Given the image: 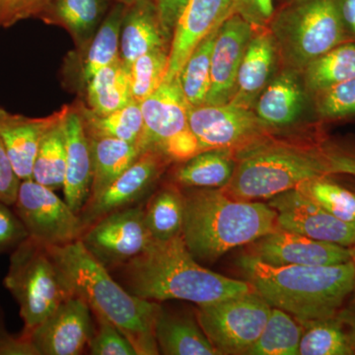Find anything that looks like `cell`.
I'll list each match as a JSON object with an SVG mask.
<instances>
[{"mask_svg":"<svg viewBox=\"0 0 355 355\" xmlns=\"http://www.w3.org/2000/svg\"><path fill=\"white\" fill-rule=\"evenodd\" d=\"M317 108L327 119L355 114V77L318 92Z\"/></svg>","mask_w":355,"mask_h":355,"instance_id":"39","label":"cell"},{"mask_svg":"<svg viewBox=\"0 0 355 355\" xmlns=\"http://www.w3.org/2000/svg\"><path fill=\"white\" fill-rule=\"evenodd\" d=\"M302 326L284 311L272 308L265 328L247 355H299Z\"/></svg>","mask_w":355,"mask_h":355,"instance_id":"32","label":"cell"},{"mask_svg":"<svg viewBox=\"0 0 355 355\" xmlns=\"http://www.w3.org/2000/svg\"><path fill=\"white\" fill-rule=\"evenodd\" d=\"M10 207L0 202V256L13 252L29 237L19 217Z\"/></svg>","mask_w":355,"mask_h":355,"instance_id":"41","label":"cell"},{"mask_svg":"<svg viewBox=\"0 0 355 355\" xmlns=\"http://www.w3.org/2000/svg\"><path fill=\"white\" fill-rule=\"evenodd\" d=\"M97 329L89 343V352L93 355H139L130 340L112 322L99 314H94Z\"/></svg>","mask_w":355,"mask_h":355,"instance_id":"40","label":"cell"},{"mask_svg":"<svg viewBox=\"0 0 355 355\" xmlns=\"http://www.w3.org/2000/svg\"><path fill=\"white\" fill-rule=\"evenodd\" d=\"M234 174L222 189L235 200H268L306 180L329 177L324 149L266 139L236 155Z\"/></svg>","mask_w":355,"mask_h":355,"instance_id":"5","label":"cell"},{"mask_svg":"<svg viewBox=\"0 0 355 355\" xmlns=\"http://www.w3.org/2000/svg\"><path fill=\"white\" fill-rule=\"evenodd\" d=\"M159 352L166 355H218L198 320L161 309L155 326Z\"/></svg>","mask_w":355,"mask_h":355,"instance_id":"24","label":"cell"},{"mask_svg":"<svg viewBox=\"0 0 355 355\" xmlns=\"http://www.w3.org/2000/svg\"><path fill=\"white\" fill-rule=\"evenodd\" d=\"M69 282L72 293L83 298L93 314L102 315L123 334L139 355H156L155 326L162 306L133 295L96 260L80 240L48 247Z\"/></svg>","mask_w":355,"mask_h":355,"instance_id":"3","label":"cell"},{"mask_svg":"<svg viewBox=\"0 0 355 355\" xmlns=\"http://www.w3.org/2000/svg\"><path fill=\"white\" fill-rule=\"evenodd\" d=\"M350 250H352V261H354L355 265V243L354 246L350 247Z\"/></svg>","mask_w":355,"mask_h":355,"instance_id":"52","label":"cell"},{"mask_svg":"<svg viewBox=\"0 0 355 355\" xmlns=\"http://www.w3.org/2000/svg\"><path fill=\"white\" fill-rule=\"evenodd\" d=\"M253 30L254 25L239 13L232 14L222 23L212 51L211 84L205 104H227L232 99Z\"/></svg>","mask_w":355,"mask_h":355,"instance_id":"17","label":"cell"},{"mask_svg":"<svg viewBox=\"0 0 355 355\" xmlns=\"http://www.w3.org/2000/svg\"><path fill=\"white\" fill-rule=\"evenodd\" d=\"M275 50V41L270 33H260L251 39L238 71L234 96L229 103L252 108L272 74Z\"/></svg>","mask_w":355,"mask_h":355,"instance_id":"22","label":"cell"},{"mask_svg":"<svg viewBox=\"0 0 355 355\" xmlns=\"http://www.w3.org/2000/svg\"><path fill=\"white\" fill-rule=\"evenodd\" d=\"M336 316L340 320L349 334L350 342L355 352V289L343 306L342 309L338 311Z\"/></svg>","mask_w":355,"mask_h":355,"instance_id":"47","label":"cell"},{"mask_svg":"<svg viewBox=\"0 0 355 355\" xmlns=\"http://www.w3.org/2000/svg\"><path fill=\"white\" fill-rule=\"evenodd\" d=\"M299 355H354L349 334L338 316L300 323Z\"/></svg>","mask_w":355,"mask_h":355,"instance_id":"30","label":"cell"},{"mask_svg":"<svg viewBox=\"0 0 355 355\" xmlns=\"http://www.w3.org/2000/svg\"><path fill=\"white\" fill-rule=\"evenodd\" d=\"M64 118L44 133L33 166L32 179L53 191L62 190L64 184L67 146Z\"/></svg>","mask_w":355,"mask_h":355,"instance_id":"29","label":"cell"},{"mask_svg":"<svg viewBox=\"0 0 355 355\" xmlns=\"http://www.w3.org/2000/svg\"><path fill=\"white\" fill-rule=\"evenodd\" d=\"M268 202L277 211L279 228L318 241L354 246L355 223L340 220L295 189L275 196Z\"/></svg>","mask_w":355,"mask_h":355,"instance_id":"13","label":"cell"},{"mask_svg":"<svg viewBox=\"0 0 355 355\" xmlns=\"http://www.w3.org/2000/svg\"><path fill=\"white\" fill-rule=\"evenodd\" d=\"M331 175L347 174L355 177V154L338 149L323 148Z\"/></svg>","mask_w":355,"mask_h":355,"instance_id":"45","label":"cell"},{"mask_svg":"<svg viewBox=\"0 0 355 355\" xmlns=\"http://www.w3.org/2000/svg\"><path fill=\"white\" fill-rule=\"evenodd\" d=\"M336 0H299L277 18L275 34L284 57L305 69L345 39V28Z\"/></svg>","mask_w":355,"mask_h":355,"instance_id":"7","label":"cell"},{"mask_svg":"<svg viewBox=\"0 0 355 355\" xmlns=\"http://www.w3.org/2000/svg\"><path fill=\"white\" fill-rule=\"evenodd\" d=\"M305 84L320 92L355 77V44H340L305 67Z\"/></svg>","mask_w":355,"mask_h":355,"instance_id":"33","label":"cell"},{"mask_svg":"<svg viewBox=\"0 0 355 355\" xmlns=\"http://www.w3.org/2000/svg\"><path fill=\"white\" fill-rule=\"evenodd\" d=\"M153 240L141 205L103 216L84 231L80 241L105 268H118L146 250Z\"/></svg>","mask_w":355,"mask_h":355,"instance_id":"11","label":"cell"},{"mask_svg":"<svg viewBox=\"0 0 355 355\" xmlns=\"http://www.w3.org/2000/svg\"><path fill=\"white\" fill-rule=\"evenodd\" d=\"M67 165L62 191L70 209L80 214L88 202L92 187L90 139L83 116L67 112L64 118Z\"/></svg>","mask_w":355,"mask_h":355,"instance_id":"19","label":"cell"},{"mask_svg":"<svg viewBox=\"0 0 355 355\" xmlns=\"http://www.w3.org/2000/svg\"><path fill=\"white\" fill-rule=\"evenodd\" d=\"M46 8L70 31L83 36L101 20L107 0H51Z\"/></svg>","mask_w":355,"mask_h":355,"instance_id":"38","label":"cell"},{"mask_svg":"<svg viewBox=\"0 0 355 355\" xmlns=\"http://www.w3.org/2000/svg\"><path fill=\"white\" fill-rule=\"evenodd\" d=\"M184 195L183 238L197 261H216L279 228L268 202L235 200L222 189L191 188Z\"/></svg>","mask_w":355,"mask_h":355,"instance_id":"4","label":"cell"},{"mask_svg":"<svg viewBox=\"0 0 355 355\" xmlns=\"http://www.w3.org/2000/svg\"><path fill=\"white\" fill-rule=\"evenodd\" d=\"M121 268L123 287L146 300H184L207 305L254 291L248 282L200 266L189 251L183 235L151 240L142 253Z\"/></svg>","mask_w":355,"mask_h":355,"instance_id":"1","label":"cell"},{"mask_svg":"<svg viewBox=\"0 0 355 355\" xmlns=\"http://www.w3.org/2000/svg\"><path fill=\"white\" fill-rule=\"evenodd\" d=\"M6 331L3 330V329H2V327L0 326V336L1 335H3V334H6Z\"/></svg>","mask_w":355,"mask_h":355,"instance_id":"53","label":"cell"},{"mask_svg":"<svg viewBox=\"0 0 355 355\" xmlns=\"http://www.w3.org/2000/svg\"><path fill=\"white\" fill-rule=\"evenodd\" d=\"M127 8L128 6L119 2L96 33L83 67V77L86 83L97 72L120 58L121 25Z\"/></svg>","mask_w":355,"mask_h":355,"instance_id":"34","label":"cell"},{"mask_svg":"<svg viewBox=\"0 0 355 355\" xmlns=\"http://www.w3.org/2000/svg\"><path fill=\"white\" fill-rule=\"evenodd\" d=\"M0 355H39L31 338L21 334L14 336L6 333L0 336Z\"/></svg>","mask_w":355,"mask_h":355,"instance_id":"46","label":"cell"},{"mask_svg":"<svg viewBox=\"0 0 355 355\" xmlns=\"http://www.w3.org/2000/svg\"><path fill=\"white\" fill-rule=\"evenodd\" d=\"M167 40L153 1L139 0L128 6L121 25L120 57L128 67L149 51L165 48Z\"/></svg>","mask_w":355,"mask_h":355,"instance_id":"21","label":"cell"},{"mask_svg":"<svg viewBox=\"0 0 355 355\" xmlns=\"http://www.w3.org/2000/svg\"><path fill=\"white\" fill-rule=\"evenodd\" d=\"M237 13L254 26H261L272 18L273 0H238Z\"/></svg>","mask_w":355,"mask_h":355,"instance_id":"43","label":"cell"},{"mask_svg":"<svg viewBox=\"0 0 355 355\" xmlns=\"http://www.w3.org/2000/svg\"><path fill=\"white\" fill-rule=\"evenodd\" d=\"M89 135L114 137L139 144L142 130L144 118L139 103L132 101L127 106L112 112L106 116L92 114L88 119Z\"/></svg>","mask_w":355,"mask_h":355,"instance_id":"36","label":"cell"},{"mask_svg":"<svg viewBox=\"0 0 355 355\" xmlns=\"http://www.w3.org/2000/svg\"><path fill=\"white\" fill-rule=\"evenodd\" d=\"M137 1H139V0H118V2L125 4V6H132V4L135 3Z\"/></svg>","mask_w":355,"mask_h":355,"instance_id":"51","label":"cell"},{"mask_svg":"<svg viewBox=\"0 0 355 355\" xmlns=\"http://www.w3.org/2000/svg\"><path fill=\"white\" fill-rule=\"evenodd\" d=\"M12 207L29 237L46 247L78 241L85 231L79 214L64 198L33 179L21 182Z\"/></svg>","mask_w":355,"mask_h":355,"instance_id":"9","label":"cell"},{"mask_svg":"<svg viewBox=\"0 0 355 355\" xmlns=\"http://www.w3.org/2000/svg\"><path fill=\"white\" fill-rule=\"evenodd\" d=\"M87 100L94 116H106L132 101L130 67L121 57L87 83Z\"/></svg>","mask_w":355,"mask_h":355,"instance_id":"27","label":"cell"},{"mask_svg":"<svg viewBox=\"0 0 355 355\" xmlns=\"http://www.w3.org/2000/svg\"><path fill=\"white\" fill-rule=\"evenodd\" d=\"M51 1V0H20L17 20L42 12Z\"/></svg>","mask_w":355,"mask_h":355,"instance_id":"49","label":"cell"},{"mask_svg":"<svg viewBox=\"0 0 355 355\" xmlns=\"http://www.w3.org/2000/svg\"><path fill=\"white\" fill-rule=\"evenodd\" d=\"M20 0H0V25L9 26L17 21Z\"/></svg>","mask_w":355,"mask_h":355,"instance_id":"48","label":"cell"},{"mask_svg":"<svg viewBox=\"0 0 355 355\" xmlns=\"http://www.w3.org/2000/svg\"><path fill=\"white\" fill-rule=\"evenodd\" d=\"M169 67V51L156 49L135 60L130 67L133 101L144 102L164 83Z\"/></svg>","mask_w":355,"mask_h":355,"instance_id":"37","label":"cell"},{"mask_svg":"<svg viewBox=\"0 0 355 355\" xmlns=\"http://www.w3.org/2000/svg\"><path fill=\"white\" fill-rule=\"evenodd\" d=\"M189 125L203 151L230 149L236 155L266 140L268 128L251 109L232 103L190 106Z\"/></svg>","mask_w":355,"mask_h":355,"instance_id":"10","label":"cell"},{"mask_svg":"<svg viewBox=\"0 0 355 355\" xmlns=\"http://www.w3.org/2000/svg\"><path fill=\"white\" fill-rule=\"evenodd\" d=\"M219 28L196 46L178 76L184 98L191 107L200 106L207 101L211 84L212 51Z\"/></svg>","mask_w":355,"mask_h":355,"instance_id":"31","label":"cell"},{"mask_svg":"<svg viewBox=\"0 0 355 355\" xmlns=\"http://www.w3.org/2000/svg\"><path fill=\"white\" fill-rule=\"evenodd\" d=\"M67 110L44 119H29L0 109V139L21 181L32 179L33 166L44 133Z\"/></svg>","mask_w":355,"mask_h":355,"instance_id":"20","label":"cell"},{"mask_svg":"<svg viewBox=\"0 0 355 355\" xmlns=\"http://www.w3.org/2000/svg\"><path fill=\"white\" fill-rule=\"evenodd\" d=\"M295 190L340 220L355 223V193L328 177L306 180Z\"/></svg>","mask_w":355,"mask_h":355,"instance_id":"35","label":"cell"},{"mask_svg":"<svg viewBox=\"0 0 355 355\" xmlns=\"http://www.w3.org/2000/svg\"><path fill=\"white\" fill-rule=\"evenodd\" d=\"M338 4L343 22L355 33V0H338Z\"/></svg>","mask_w":355,"mask_h":355,"instance_id":"50","label":"cell"},{"mask_svg":"<svg viewBox=\"0 0 355 355\" xmlns=\"http://www.w3.org/2000/svg\"><path fill=\"white\" fill-rule=\"evenodd\" d=\"M238 0H189L173 32L165 81L181 72L191 53L210 32L237 13Z\"/></svg>","mask_w":355,"mask_h":355,"instance_id":"18","label":"cell"},{"mask_svg":"<svg viewBox=\"0 0 355 355\" xmlns=\"http://www.w3.org/2000/svg\"><path fill=\"white\" fill-rule=\"evenodd\" d=\"M189 0H155L159 20L166 37L169 39L174 32L180 16L183 13Z\"/></svg>","mask_w":355,"mask_h":355,"instance_id":"44","label":"cell"},{"mask_svg":"<svg viewBox=\"0 0 355 355\" xmlns=\"http://www.w3.org/2000/svg\"><path fill=\"white\" fill-rule=\"evenodd\" d=\"M256 114L266 128L286 127L302 113L304 93L298 77L286 70L268 84L257 100Z\"/></svg>","mask_w":355,"mask_h":355,"instance_id":"23","label":"cell"},{"mask_svg":"<svg viewBox=\"0 0 355 355\" xmlns=\"http://www.w3.org/2000/svg\"><path fill=\"white\" fill-rule=\"evenodd\" d=\"M272 308L252 291L198 305L197 320L218 355H247L265 328Z\"/></svg>","mask_w":355,"mask_h":355,"instance_id":"8","label":"cell"},{"mask_svg":"<svg viewBox=\"0 0 355 355\" xmlns=\"http://www.w3.org/2000/svg\"><path fill=\"white\" fill-rule=\"evenodd\" d=\"M238 266L257 294L299 323L336 316L355 289L354 261L335 266H275L246 254Z\"/></svg>","mask_w":355,"mask_h":355,"instance_id":"2","label":"cell"},{"mask_svg":"<svg viewBox=\"0 0 355 355\" xmlns=\"http://www.w3.org/2000/svg\"><path fill=\"white\" fill-rule=\"evenodd\" d=\"M144 219L153 239L168 240L183 235V191L177 184H169L159 191L144 209Z\"/></svg>","mask_w":355,"mask_h":355,"instance_id":"28","label":"cell"},{"mask_svg":"<svg viewBox=\"0 0 355 355\" xmlns=\"http://www.w3.org/2000/svg\"><path fill=\"white\" fill-rule=\"evenodd\" d=\"M236 162V154L230 149H209L184 161L173 180L187 189H223L234 174Z\"/></svg>","mask_w":355,"mask_h":355,"instance_id":"26","label":"cell"},{"mask_svg":"<svg viewBox=\"0 0 355 355\" xmlns=\"http://www.w3.org/2000/svg\"><path fill=\"white\" fill-rule=\"evenodd\" d=\"M21 182L0 139V202L13 207Z\"/></svg>","mask_w":355,"mask_h":355,"instance_id":"42","label":"cell"},{"mask_svg":"<svg viewBox=\"0 0 355 355\" xmlns=\"http://www.w3.org/2000/svg\"><path fill=\"white\" fill-rule=\"evenodd\" d=\"M251 245L250 254L275 266H335L352 261L350 248L318 241L279 227Z\"/></svg>","mask_w":355,"mask_h":355,"instance_id":"14","label":"cell"},{"mask_svg":"<svg viewBox=\"0 0 355 355\" xmlns=\"http://www.w3.org/2000/svg\"><path fill=\"white\" fill-rule=\"evenodd\" d=\"M91 312L78 296L64 300L29 336L39 355L80 354L94 335Z\"/></svg>","mask_w":355,"mask_h":355,"instance_id":"15","label":"cell"},{"mask_svg":"<svg viewBox=\"0 0 355 355\" xmlns=\"http://www.w3.org/2000/svg\"><path fill=\"white\" fill-rule=\"evenodd\" d=\"M172 162L155 149L144 151L111 186L98 197L91 198L79 214L84 230L103 216L133 207L146 197Z\"/></svg>","mask_w":355,"mask_h":355,"instance_id":"12","label":"cell"},{"mask_svg":"<svg viewBox=\"0 0 355 355\" xmlns=\"http://www.w3.org/2000/svg\"><path fill=\"white\" fill-rule=\"evenodd\" d=\"M4 286L19 306L28 336L72 293L48 247L28 237L11 252Z\"/></svg>","mask_w":355,"mask_h":355,"instance_id":"6","label":"cell"},{"mask_svg":"<svg viewBox=\"0 0 355 355\" xmlns=\"http://www.w3.org/2000/svg\"><path fill=\"white\" fill-rule=\"evenodd\" d=\"M92 155V187L89 200L98 197L139 158V144L114 137L89 135Z\"/></svg>","mask_w":355,"mask_h":355,"instance_id":"25","label":"cell"},{"mask_svg":"<svg viewBox=\"0 0 355 355\" xmlns=\"http://www.w3.org/2000/svg\"><path fill=\"white\" fill-rule=\"evenodd\" d=\"M140 108L144 118V130L139 142L141 153L155 149L163 153L170 142L190 130V105L178 77L161 84L153 94L140 103Z\"/></svg>","mask_w":355,"mask_h":355,"instance_id":"16","label":"cell"}]
</instances>
